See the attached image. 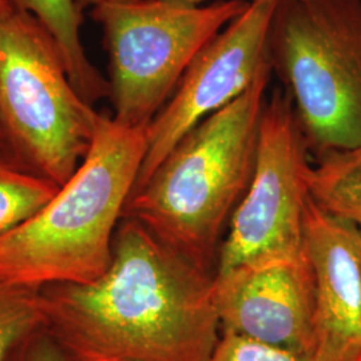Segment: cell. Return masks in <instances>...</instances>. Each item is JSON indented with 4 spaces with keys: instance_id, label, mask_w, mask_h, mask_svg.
I'll return each mask as SVG.
<instances>
[{
    "instance_id": "obj_5",
    "label": "cell",
    "mask_w": 361,
    "mask_h": 361,
    "mask_svg": "<svg viewBox=\"0 0 361 361\" xmlns=\"http://www.w3.org/2000/svg\"><path fill=\"white\" fill-rule=\"evenodd\" d=\"M98 118L31 13L0 20V128L13 162L61 188L87 154Z\"/></svg>"
},
{
    "instance_id": "obj_12",
    "label": "cell",
    "mask_w": 361,
    "mask_h": 361,
    "mask_svg": "<svg viewBox=\"0 0 361 361\" xmlns=\"http://www.w3.org/2000/svg\"><path fill=\"white\" fill-rule=\"evenodd\" d=\"M307 182L316 207L361 234V145L316 158Z\"/></svg>"
},
{
    "instance_id": "obj_18",
    "label": "cell",
    "mask_w": 361,
    "mask_h": 361,
    "mask_svg": "<svg viewBox=\"0 0 361 361\" xmlns=\"http://www.w3.org/2000/svg\"><path fill=\"white\" fill-rule=\"evenodd\" d=\"M18 10L15 0H0V20L8 18Z\"/></svg>"
},
{
    "instance_id": "obj_2",
    "label": "cell",
    "mask_w": 361,
    "mask_h": 361,
    "mask_svg": "<svg viewBox=\"0 0 361 361\" xmlns=\"http://www.w3.org/2000/svg\"><path fill=\"white\" fill-rule=\"evenodd\" d=\"M146 130L99 114L75 173L31 219L0 237V283L40 290L104 276L142 168Z\"/></svg>"
},
{
    "instance_id": "obj_17",
    "label": "cell",
    "mask_w": 361,
    "mask_h": 361,
    "mask_svg": "<svg viewBox=\"0 0 361 361\" xmlns=\"http://www.w3.org/2000/svg\"><path fill=\"white\" fill-rule=\"evenodd\" d=\"M126 1H137V0H77L78 8L83 13V10L94 8L104 3H126Z\"/></svg>"
},
{
    "instance_id": "obj_7",
    "label": "cell",
    "mask_w": 361,
    "mask_h": 361,
    "mask_svg": "<svg viewBox=\"0 0 361 361\" xmlns=\"http://www.w3.org/2000/svg\"><path fill=\"white\" fill-rule=\"evenodd\" d=\"M310 169L293 102L277 87L264 106L253 176L219 246L214 274L304 252Z\"/></svg>"
},
{
    "instance_id": "obj_16",
    "label": "cell",
    "mask_w": 361,
    "mask_h": 361,
    "mask_svg": "<svg viewBox=\"0 0 361 361\" xmlns=\"http://www.w3.org/2000/svg\"><path fill=\"white\" fill-rule=\"evenodd\" d=\"M8 361H71L44 328L26 338Z\"/></svg>"
},
{
    "instance_id": "obj_19",
    "label": "cell",
    "mask_w": 361,
    "mask_h": 361,
    "mask_svg": "<svg viewBox=\"0 0 361 361\" xmlns=\"http://www.w3.org/2000/svg\"><path fill=\"white\" fill-rule=\"evenodd\" d=\"M0 154L4 155L6 158H8V159H10L8 149H7V143H6V140H4V135H3L1 128H0Z\"/></svg>"
},
{
    "instance_id": "obj_14",
    "label": "cell",
    "mask_w": 361,
    "mask_h": 361,
    "mask_svg": "<svg viewBox=\"0 0 361 361\" xmlns=\"http://www.w3.org/2000/svg\"><path fill=\"white\" fill-rule=\"evenodd\" d=\"M43 326L39 290L0 283V361Z\"/></svg>"
},
{
    "instance_id": "obj_4",
    "label": "cell",
    "mask_w": 361,
    "mask_h": 361,
    "mask_svg": "<svg viewBox=\"0 0 361 361\" xmlns=\"http://www.w3.org/2000/svg\"><path fill=\"white\" fill-rule=\"evenodd\" d=\"M268 51L310 155L360 146L361 0L277 1Z\"/></svg>"
},
{
    "instance_id": "obj_20",
    "label": "cell",
    "mask_w": 361,
    "mask_h": 361,
    "mask_svg": "<svg viewBox=\"0 0 361 361\" xmlns=\"http://www.w3.org/2000/svg\"><path fill=\"white\" fill-rule=\"evenodd\" d=\"M170 1H177V3H182V4H188V6H201L202 1L205 0H170ZM269 1H281V0H269Z\"/></svg>"
},
{
    "instance_id": "obj_8",
    "label": "cell",
    "mask_w": 361,
    "mask_h": 361,
    "mask_svg": "<svg viewBox=\"0 0 361 361\" xmlns=\"http://www.w3.org/2000/svg\"><path fill=\"white\" fill-rule=\"evenodd\" d=\"M276 4L252 0L197 54L168 104L146 130L147 149L133 193L189 131L241 97L271 66L268 39Z\"/></svg>"
},
{
    "instance_id": "obj_11",
    "label": "cell",
    "mask_w": 361,
    "mask_h": 361,
    "mask_svg": "<svg viewBox=\"0 0 361 361\" xmlns=\"http://www.w3.org/2000/svg\"><path fill=\"white\" fill-rule=\"evenodd\" d=\"M18 10L31 13L56 43L78 94L92 104L110 95L109 80L91 63L80 39L82 11L77 0H15Z\"/></svg>"
},
{
    "instance_id": "obj_10",
    "label": "cell",
    "mask_w": 361,
    "mask_h": 361,
    "mask_svg": "<svg viewBox=\"0 0 361 361\" xmlns=\"http://www.w3.org/2000/svg\"><path fill=\"white\" fill-rule=\"evenodd\" d=\"M304 244L314 276L312 361H361V234L308 198Z\"/></svg>"
},
{
    "instance_id": "obj_15",
    "label": "cell",
    "mask_w": 361,
    "mask_h": 361,
    "mask_svg": "<svg viewBox=\"0 0 361 361\" xmlns=\"http://www.w3.org/2000/svg\"><path fill=\"white\" fill-rule=\"evenodd\" d=\"M209 361H312L310 356L277 348L252 338L221 334L219 344Z\"/></svg>"
},
{
    "instance_id": "obj_6",
    "label": "cell",
    "mask_w": 361,
    "mask_h": 361,
    "mask_svg": "<svg viewBox=\"0 0 361 361\" xmlns=\"http://www.w3.org/2000/svg\"><path fill=\"white\" fill-rule=\"evenodd\" d=\"M246 0L188 6L170 0L104 3L91 8L109 55L114 116L145 128L168 104L197 54L249 7Z\"/></svg>"
},
{
    "instance_id": "obj_9",
    "label": "cell",
    "mask_w": 361,
    "mask_h": 361,
    "mask_svg": "<svg viewBox=\"0 0 361 361\" xmlns=\"http://www.w3.org/2000/svg\"><path fill=\"white\" fill-rule=\"evenodd\" d=\"M213 300L221 334L310 356L314 276L305 249L214 274Z\"/></svg>"
},
{
    "instance_id": "obj_1",
    "label": "cell",
    "mask_w": 361,
    "mask_h": 361,
    "mask_svg": "<svg viewBox=\"0 0 361 361\" xmlns=\"http://www.w3.org/2000/svg\"><path fill=\"white\" fill-rule=\"evenodd\" d=\"M213 277L123 217L102 277L39 290L43 328L71 361H209Z\"/></svg>"
},
{
    "instance_id": "obj_3",
    "label": "cell",
    "mask_w": 361,
    "mask_h": 361,
    "mask_svg": "<svg viewBox=\"0 0 361 361\" xmlns=\"http://www.w3.org/2000/svg\"><path fill=\"white\" fill-rule=\"evenodd\" d=\"M271 67L232 104L189 131L131 194L123 217L214 276L219 241L252 180Z\"/></svg>"
},
{
    "instance_id": "obj_13",
    "label": "cell",
    "mask_w": 361,
    "mask_h": 361,
    "mask_svg": "<svg viewBox=\"0 0 361 361\" xmlns=\"http://www.w3.org/2000/svg\"><path fill=\"white\" fill-rule=\"evenodd\" d=\"M58 189L0 154V237L31 219Z\"/></svg>"
}]
</instances>
